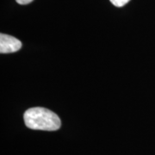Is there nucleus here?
<instances>
[{
  "label": "nucleus",
  "mask_w": 155,
  "mask_h": 155,
  "mask_svg": "<svg viewBox=\"0 0 155 155\" xmlns=\"http://www.w3.org/2000/svg\"><path fill=\"white\" fill-rule=\"evenodd\" d=\"M22 48V42L11 35L5 34L0 35V53L1 54H11L15 53Z\"/></svg>",
  "instance_id": "2"
},
{
  "label": "nucleus",
  "mask_w": 155,
  "mask_h": 155,
  "mask_svg": "<svg viewBox=\"0 0 155 155\" xmlns=\"http://www.w3.org/2000/svg\"><path fill=\"white\" fill-rule=\"evenodd\" d=\"M25 125L35 130L55 131L61 126L60 117L50 110L41 107L30 108L23 115Z\"/></svg>",
  "instance_id": "1"
},
{
  "label": "nucleus",
  "mask_w": 155,
  "mask_h": 155,
  "mask_svg": "<svg viewBox=\"0 0 155 155\" xmlns=\"http://www.w3.org/2000/svg\"><path fill=\"white\" fill-rule=\"evenodd\" d=\"M110 1L112 5H114L116 7H122L125 5H127L130 0H110Z\"/></svg>",
  "instance_id": "3"
},
{
  "label": "nucleus",
  "mask_w": 155,
  "mask_h": 155,
  "mask_svg": "<svg viewBox=\"0 0 155 155\" xmlns=\"http://www.w3.org/2000/svg\"><path fill=\"white\" fill-rule=\"evenodd\" d=\"M16 1L19 5H28L29 3H31L33 0H16Z\"/></svg>",
  "instance_id": "4"
}]
</instances>
